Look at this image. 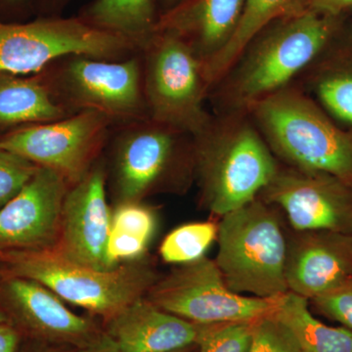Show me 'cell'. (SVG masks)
Segmentation results:
<instances>
[{
  "label": "cell",
  "mask_w": 352,
  "mask_h": 352,
  "mask_svg": "<svg viewBox=\"0 0 352 352\" xmlns=\"http://www.w3.org/2000/svg\"><path fill=\"white\" fill-rule=\"evenodd\" d=\"M342 29V17L311 9L271 23L214 85L217 113L247 112L252 104L289 87Z\"/></svg>",
  "instance_id": "cell-1"
},
{
  "label": "cell",
  "mask_w": 352,
  "mask_h": 352,
  "mask_svg": "<svg viewBox=\"0 0 352 352\" xmlns=\"http://www.w3.org/2000/svg\"><path fill=\"white\" fill-rule=\"evenodd\" d=\"M193 164L204 204L219 217L258 199L280 166L245 111L217 113L193 136Z\"/></svg>",
  "instance_id": "cell-2"
},
{
  "label": "cell",
  "mask_w": 352,
  "mask_h": 352,
  "mask_svg": "<svg viewBox=\"0 0 352 352\" xmlns=\"http://www.w3.org/2000/svg\"><path fill=\"white\" fill-rule=\"evenodd\" d=\"M247 112L284 166L330 173L352 186V131L340 126L305 90L289 85Z\"/></svg>",
  "instance_id": "cell-3"
},
{
  "label": "cell",
  "mask_w": 352,
  "mask_h": 352,
  "mask_svg": "<svg viewBox=\"0 0 352 352\" xmlns=\"http://www.w3.org/2000/svg\"><path fill=\"white\" fill-rule=\"evenodd\" d=\"M6 276L34 280L62 300L107 319L147 296L157 280L142 258L97 270L69 261L57 248L0 252V277Z\"/></svg>",
  "instance_id": "cell-4"
},
{
  "label": "cell",
  "mask_w": 352,
  "mask_h": 352,
  "mask_svg": "<svg viewBox=\"0 0 352 352\" xmlns=\"http://www.w3.org/2000/svg\"><path fill=\"white\" fill-rule=\"evenodd\" d=\"M277 210L258 197L220 217L214 261L235 293L278 298L289 292L287 234Z\"/></svg>",
  "instance_id": "cell-5"
},
{
  "label": "cell",
  "mask_w": 352,
  "mask_h": 352,
  "mask_svg": "<svg viewBox=\"0 0 352 352\" xmlns=\"http://www.w3.org/2000/svg\"><path fill=\"white\" fill-rule=\"evenodd\" d=\"M43 73L55 100L71 115L94 111L115 126L149 119L141 52L122 60L72 55Z\"/></svg>",
  "instance_id": "cell-6"
},
{
  "label": "cell",
  "mask_w": 352,
  "mask_h": 352,
  "mask_svg": "<svg viewBox=\"0 0 352 352\" xmlns=\"http://www.w3.org/2000/svg\"><path fill=\"white\" fill-rule=\"evenodd\" d=\"M139 52L135 43L92 27L78 16L0 21V73L34 75L72 55L122 60Z\"/></svg>",
  "instance_id": "cell-7"
},
{
  "label": "cell",
  "mask_w": 352,
  "mask_h": 352,
  "mask_svg": "<svg viewBox=\"0 0 352 352\" xmlns=\"http://www.w3.org/2000/svg\"><path fill=\"white\" fill-rule=\"evenodd\" d=\"M149 119L195 136L212 122L203 62L184 41L156 32L141 50Z\"/></svg>",
  "instance_id": "cell-8"
},
{
  "label": "cell",
  "mask_w": 352,
  "mask_h": 352,
  "mask_svg": "<svg viewBox=\"0 0 352 352\" xmlns=\"http://www.w3.org/2000/svg\"><path fill=\"white\" fill-rule=\"evenodd\" d=\"M113 129V190L119 203L141 201L170 178L194 171L190 134L151 119Z\"/></svg>",
  "instance_id": "cell-9"
},
{
  "label": "cell",
  "mask_w": 352,
  "mask_h": 352,
  "mask_svg": "<svg viewBox=\"0 0 352 352\" xmlns=\"http://www.w3.org/2000/svg\"><path fill=\"white\" fill-rule=\"evenodd\" d=\"M157 307L198 325L254 322L272 314L279 298L240 295L228 288L214 259L182 264L147 294Z\"/></svg>",
  "instance_id": "cell-10"
},
{
  "label": "cell",
  "mask_w": 352,
  "mask_h": 352,
  "mask_svg": "<svg viewBox=\"0 0 352 352\" xmlns=\"http://www.w3.org/2000/svg\"><path fill=\"white\" fill-rule=\"evenodd\" d=\"M113 127L102 113L83 111L9 132L0 138V150L55 171L71 186L94 168Z\"/></svg>",
  "instance_id": "cell-11"
},
{
  "label": "cell",
  "mask_w": 352,
  "mask_h": 352,
  "mask_svg": "<svg viewBox=\"0 0 352 352\" xmlns=\"http://www.w3.org/2000/svg\"><path fill=\"white\" fill-rule=\"evenodd\" d=\"M259 198L283 210L293 231L352 235V186L330 173L280 166Z\"/></svg>",
  "instance_id": "cell-12"
},
{
  "label": "cell",
  "mask_w": 352,
  "mask_h": 352,
  "mask_svg": "<svg viewBox=\"0 0 352 352\" xmlns=\"http://www.w3.org/2000/svg\"><path fill=\"white\" fill-rule=\"evenodd\" d=\"M69 187L61 175L39 166L20 193L0 210V252L57 248Z\"/></svg>",
  "instance_id": "cell-13"
},
{
  "label": "cell",
  "mask_w": 352,
  "mask_h": 352,
  "mask_svg": "<svg viewBox=\"0 0 352 352\" xmlns=\"http://www.w3.org/2000/svg\"><path fill=\"white\" fill-rule=\"evenodd\" d=\"M105 168L97 163L65 197L57 249L74 263L97 270L115 268L109 261L112 212L106 196Z\"/></svg>",
  "instance_id": "cell-14"
},
{
  "label": "cell",
  "mask_w": 352,
  "mask_h": 352,
  "mask_svg": "<svg viewBox=\"0 0 352 352\" xmlns=\"http://www.w3.org/2000/svg\"><path fill=\"white\" fill-rule=\"evenodd\" d=\"M47 287L25 278L0 277V307L23 337L82 347L98 333Z\"/></svg>",
  "instance_id": "cell-15"
},
{
  "label": "cell",
  "mask_w": 352,
  "mask_h": 352,
  "mask_svg": "<svg viewBox=\"0 0 352 352\" xmlns=\"http://www.w3.org/2000/svg\"><path fill=\"white\" fill-rule=\"evenodd\" d=\"M352 278V235L328 230L287 235L288 291L314 300Z\"/></svg>",
  "instance_id": "cell-16"
},
{
  "label": "cell",
  "mask_w": 352,
  "mask_h": 352,
  "mask_svg": "<svg viewBox=\"0 0 352 352\" xmlns=\"http://www.w3.org/2000/svg\"><path fill=\"white\" fill-rule=\"evenodd\" d=\"M204 327L141 298L108 319L106 333L122 352H170L197 346Z\"/></svg>",
  "instance_id": "cell-17"
},
{
  "label": "cell",
  "mask_w": 352,
  "mask_h": 352,
  "mask_svg": "<svg viewBox=\"0 0 352 352\" xmlns=\"http://www.w3.org/2000/svg\"><path fill=\"white\" fill-rule=\"evenodd\" d=\"M244 4L245 0H186L160 17L156 32L177 36L206 64L232 38Z\"/></svg>",
  "instance_id": "cell-18"
},
{
  "label": "cell",
  "mask_w": 352,
  "mask_h": 352,
  "mask_svg": "<svg viewBox=\"0 0 352 352\" xmlns=\"http://www.w3.org/2000/svg\"><path fill=\"white\" fill-rule=\"evenodd\" d=\"M303 73L310 96L340 126L352 131V32L340 30Z\"/></svg>",
  "instance_id": "cell-19"
},
{
  "label": "cell",
  "mask_w": 352,
  "mask_h": 352,
  "mask_svg": "<svg viewBox=\"0 0 352 352\" xmlns=\"http://www.w3.org/2000/svg\"><path fill=\"white\" fill-rule=\"evenodd\" d=\"M69 116L55 100L43 72L34 75L0 73V138L21 127Z\"/></svg>",
  "instance_id": "cell-20"
},
{
  "label": "cell",
  "mask_w": 352,
  "mask_h": 352,
  "mask_svg": "<svg viewBox=\"0 0 352 352\" xmlns=\"http://www.w3.org/2000/svg\"><path fill=\"white\" fill-rule=\"evenodd\" d=\"M78 17L142 50L156 34L161 17L160 0H92L80 9Z\"/></svg>",
  "instance_id": "cell-21"
},
{
  "label": "cell",
  "mask_w": 352,
  "mask_h": 352,
  "mask_svg": "<svg viewBox=\"0 0 352 352\" xmlns=\"http://www.w3.org/2000/svg\"><path fill=\"white\" fill-rule=\"evenodd\" d=\"M308 9L307 0H245L242 16L232 38L217 56L203 64L210 89L223 78L245 46L268 25Z\"/></svg>",
  "instance_id": "cell-22"
},
{
  "label": "cell",
  "mask_w": 352,
  "mask_h": 352,
  "mask_svg": "<svg viewBox=\"0 0 352 352\" xmlns=\"http://www.w3.org/2000/svg\"><path fill=\"white\" fill-rule=\"evenodd\" d=\"M274 314L293 332L298 352H352V331L330 327L315 318L307 298L287 292L280 296Z\"/></svg>",
  "instance_id": "cell-23"
},
{
  "label": "cell",
  "mask_w": 352,
  "mask_h": 352,
  "mask_svg": "<svg viewBox=\"0 0 352 352\" xmlns=\"http://www.w3.org/2000/svg\"><path fill=\"white\" fill-rule=\"evenodd\" d=\"M219 224L214 221L192 222L173 229L164 238L160 254L166 263L186 264L206 256L217 241Z\"/></svg>",
  "instance_id": "cell-24"
},
{
  "label": "cell",
  "mask_w": 352,
  "mask_h": 352,
  "mask_svg": "<svg viewBox=\"0 0 352 352\" xmlns=\"http://www.w3.org/2000/svg\"><path fill=\"white\" fill-rule=\"evenodd\" d=\"M252 322L205 325L197 346L198 352H249Z\"/></svg>",
  "instance_id": "cell-25"
},
{
  "label": "cell",
  "mask_w": 352,
  "mask_h": 352,
  "mask_svg": "<svg viewBox=\"0 0 352 352\" xmlns=\"http://www.w3.org/2000/svg\"><path fill=\"white\" fill-rule=\"evenodd\" d=\"M249 352H298V346L293 332L272 312L252 322Z\"/></svg>",
  "instance_id": "cell-26"
},
{
  "label": "cell",
  "mask_w": 352,
  "mask_h": 352,
  "mask_svg": "<svg viewBox=\"0 0 352 352\" xmlns=\"http://www.w3.org/2000/svg\"><path fill=\"white\" fill-rule=\"evenodd\" d=\"M157 228L155 212L140 201H122L112 212L111 230L138 236L151 242Z\"/></svg>",
  "instance_id": "cell-27"
},
{
  "label": "cell",
  "mask_w": 352,
  "mask_h": 352,
  "mask_svg": "<svg viewBox=\"0 0 352 352\" xmlns=\"http://www.w3.org/2000/svg\"><path fill=\"white\" fill-rule=\"evenodd\" d=\"M38 168L24 157L0 150V210L20 193Z\"/></svg>",
  "instance_id": "cell-28"
},
{
  "label": "cell",
  "mask_w": 352,
  "mask_h": 352,
  "mask_svg": "<svg viewBox=\"0 0 352 352\" xmlns=\"http://www.w3.org/2000/svg\"><path fill=\"white\" fill-rule=\"evenodd\" d=\"M309 302L324 316L340 322L352 331V278Z\"/></svg>",
  "instance_id": "cell-29"
},
{
  "label": "cell",
  "mask_w": 352,
  "mask_h": 352,
  "mask_svg": "<svg viewBox=\"0 0 352 352\" xmlns=\"http://www.w3.org/2000/svg\"><path fill=\"white\" fill-rule=\"evenodd\" d=\"M150 241L138 236L111 230L108 244L109 261L113 266L142 258Z\"/></svg>",
  "instance_id": "cell-30"
},
{
  "label": "cell",
  "mask_w": 352,
  "mask_h": 352,
  "mask_svg": "<svg viewBox=\"0 0 352 352\" xmlns=\"http://www.w3.org/2000/svg\"><path fill=\"white\" fill-rule=\"evenodd\" d=\"M38 0H0V21L20 23L38 16Z\"/></svg>",
  "instance_id": "cell-31"
},
{
  "label": "cell",
  "mask_w": 352,
  "mask_h": 352,
  "mask_svg": "<svg viewBox=\"0 0 352 352\" xmlns=\"http://www.w3.org/2000/svg\"><path fill=\"white\" fill-rule=\"evenodd\" d=\"M308 7L316 12L344 17L352 9V0H307Z\"/></svg>",
  "instance_id": "cell-32"
},
{
  "label": "cell",
  "mask_w": 352,
  "mask_h": 352,
  "mask_svg": "<svg viewBox=\"0 0 352 352\" xmlns=\"http://www.w3.org/2000/svg\"><path fill=\"white\" fill-rule=\"evenodd\" d=\"M22 333L11 322L0 324V352H20Z\"/></svg>",
  "instance_id": "cell-33"
},
{
  "label": "cell",
  "mask_w": 352,
  "mask_h": 352,
  "mask_svg": "<svg viewBox=\"0 0 352 352\" xmlns=\"http://www.w3.org/2000/svg\"><path fill=\"white\" fill-rule=\"evenodd\" d=\"M78 352H122L117 342L107 333H98Z\"/></svg>",
  "instance_id": "cell-34"
},
{
  "label": "cell",
  "mask_w": 352,
  "mask_h": 352,
  "mask_svg": "<svg viewBox=\"0 0 352 352\" xmlns=\"http://www.w3.org/2000/svg\"><path fill=\"white\" fill-rule=\"evenodd\" d=\"M71 0H38V16L36 17H53L61 16L65 7Z\"/></svg>",
  "instance_id": "cell-35"
},
{
  "label": "cell",
  "mask_w": 352,
  "mask_h": 352,
  "mask_svg": "<svg viewBox=\"0 0 352 352\" xmlns=\"http://www.w3.org/2000/svg\"><path fill=\"white\" fill-rule=\"evenodd\" d=\"M186 0H160V12L161 16L168 12L171 9L175 8L176 6H180Z\"/></svg>",
  "instance_id": "cell-36"
},
{
  "label": "cell",
  "mask_w": 352,
  "mask_h": 352,
  "mask_svg": "<svg viewBox=\"0 0 352 352\" xmlns=\"http://www.w3.org/2000/svg\"><path fill=\"white\" fill-rule=\"evenodd\" d=\"M22 352H63L60 351H56V349H50V347H45L43 346H36V344H34V346H31L25 349L24 351Z\"/></svg>",
  "instance_id": "cell-37"
},
{
  "label": "cell",
  "mask_w": 352,
  "mask_h": 352,
  "mask_svg": "<svg viewBox=\"0 0 352 352\" xmlns=\"http://www.w3.org/2000/svg\"><path fill=\"white\" fill-rule=\"evenodd\" d=\"M7 322H10L8 316H7L6 311L2 309V307H0V324L7 323Z\"/></svg>",
  "instance_id": "cell-38"
},
{
  "label": "cell",
  "mask_w": 352,
  "mask_h": 352,
  "mask_svg": "<svg viewBox=\"0 0 352 352\" xmlns=\"http://www.w3.org/2000/svg\"><path fill=\"white\" fill-rule=\"evenodd\" d=\"M191 347V346H190ZM190 347H186V349H179V351H170V352H190Z\"/></svg>",
  "instance_id": "cell-39"
}]
</instances>
